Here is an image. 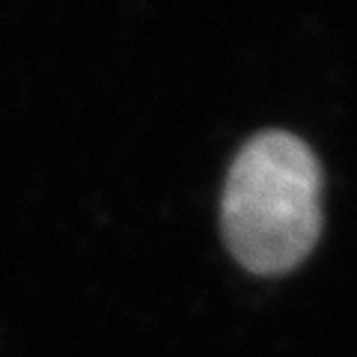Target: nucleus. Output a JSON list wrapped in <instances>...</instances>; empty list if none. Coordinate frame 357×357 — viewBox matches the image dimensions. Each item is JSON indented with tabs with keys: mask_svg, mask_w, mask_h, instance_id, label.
Masks as SVG:
<instances>
[{
	"mask_svg": "<svg viewBox=\"0 0 357 357\" xmlns=\"http://www.w3.org/2000/svg\"><path fill=\"white\" fill-rule=\"evenodd\" d=\"M321 164L292 131H259L232 158L220 197L223 241L250 274L298 268L321 236Z\"/></svg>",
	"mask_w": 357,
	"mask_h": 357,
	"instance_id": "nucleus-1",
	"label": "nucleus"
}]
</instances>
